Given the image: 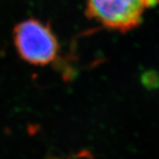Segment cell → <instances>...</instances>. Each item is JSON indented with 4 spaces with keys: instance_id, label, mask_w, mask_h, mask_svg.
Here are the masks:
<instances>
[{
    "instance_id": "obj_2",
    "label": "cell",
    "mask_w": 159,
    "mask_h": 159,
    "mask_svg": "<svg viewBox=\"0 0 159 159\" xmlns=\"http://www.w3.org/2000/svg\"><path fill=\"white\" fill-rule=\"evenodd\" d=\"M159 0H86L87 15L103 27L122 33L138 27L142 14Z\"/></svg>"
},
{
    "instance_id": "obj_1",
    "label": "cell",
    "mask_w": 159,
    "mask_h": 159,
    "mask_svg": "<svg viewBox=\"0 0 159 159\" xmlns=\"http://www.w3.org/2000/svg\"><path fill=\"white\" fill-rule=\"evenodd\" d=\"M12 40L19 57L28 64L44 66L56 60L59 43L49 24L30 18L16 25Z\"/></svg>"
}]
</instances>
